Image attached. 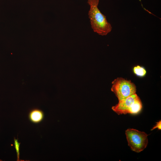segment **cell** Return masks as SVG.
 Wrapping results in <instances>:
<instances>
[{
    "label": "cell",
    "mask_w": 161,
    "mask_h": 161,
    "mask_svg": "<svg viewBox=\"0 0 161 161\" xmlns=\"http://www.w3.org/2000/svg\"><path fill=\"white\" fill-rule=\"evenodd\" d=\"M99 2V0H88V3L90 6L89 18L93 31L99 35H106L110 32L112 27L107 21L106 16L98 8Z\"/></svg>",
    "instance_id": "1"
},
{
    "label": "cell",
    "mask_w": 161,
    "mask_h": 161,
    "mask_svg": "<svg viewBox=\"0 0 161 161\" xmlns=\"http://www.w3.org/2000/svg\"><path fill=\"white\" fill-rule=\"evenodd\" d=\"M142 108L141 100L136 93L119 101L118 103L112 107V109L118 114L120 115L137 114Z\"/></svg>",
    "instance_id": "2"
},
{
    "label": "cell",
    "mask_w": 161,
    "mask_h": 161,
    "mask_svg": "<svg viewBox=\"0 0 161 161\" xmlns=\"http://www.w3.org/2000/svg\"><path fill=\"white\" fill-rule=\"evenodd\" d=\"M129 146L133 151L139 153L147 146L148 135L144 132L133 129H129L125 131Z\"/></svg>",
    "instance_id": "3"
},
{
    "label": "cell",
    "mask_w": 161,
    "mask_h": 161,
    "mask_svg": "<svg viewBox=\"0 0 161 161\" xmlns=\"http://www.w3.org/2000/svg\"><path fill=\"white\" fill-rule=\"evenodd\" d=\"M112 83L111 90L119 101L136 93V86L131 80L122 78H117L114 79Z\"/></svg>",
    "instance_id": "4"
},
{
    "label": "cell",
    "mask_w": 161,
    "mask_h": 161,
    "mask_svg": "<svg viewBox=\"0 0 161 161\" xmlns=\"http://www.w3.org/2000/svg\"><path fill=\"white\" fill-rule=\"evenodd\" d=\"M28 118L30 121L34 123L37 124L42 121L44 117L43 112L37 108L31 110L28 114Z\"/></svg>",
    "instance_id": "5"
},
{
    "label": "cell",
    "mask_w": 161,
    "mask_h": 161,
    "mask_svg": "<svg viewBox=\"0 0 161 161\" xmlns=\"http://www.w3.org/2000/svg\"><path fill=\"white\" fill-rule=\"evenodd\" d=\"M133 72L136 75L140 77L144 76L146 73L145 69L140 66L134 67L133 68Z\"/></svg>",
    "instance_id": "6"
},
{
    "label": "cell",
    "mask_w": 161,
    "mask_h": 161,
    "mask_svg": "<svg viewBox=\"0 0 161 161\" xmlns=\"http://www.w3.org/2000/svg\"><path fill=\"white\" fill-rule=\"evenodd\" d=\"M21 143H19L18 141V139H16L15 138H14V147L16 149V152L17 157V161H20L19 159V155H20V145Z\"/></svg>",
    "instance_id": "7"
},
{
    "label": "cell",
    "mask_w": 161,
    "mask_h": 161,
    "mask_svg": "<svg viewBox=\"0 0 161 161\" xmlns=\"http://www.w3.org/2000/svg\"><path fill=\"white\" fill-rule=\"evenodd\" d=\"M157 128L159 130H161V120L157 122L156 123V124L154 126L153 128L151 129V130H153L154 129Z\"/></svg>",
    "instance_id": "8"
}]
</instances>
